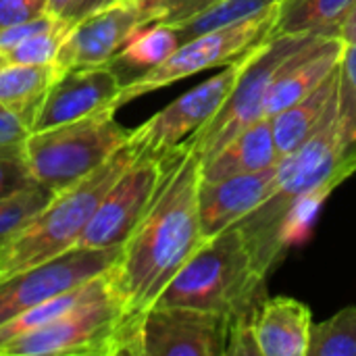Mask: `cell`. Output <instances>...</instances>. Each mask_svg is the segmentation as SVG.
I'll return each instance as SVG.
<instances>
[{
	"label": "cell",
	"instance_id": "6da1fadb",
	"mask_svg": "<svg viewBox=\"0 0 356 356\" xmlns=\"http://www.w3.org/2000/svg\"><path fill=\"white\" fill-rule=\"evenodd\" d=\"M200 159L190 142L177 144L159 188L106 271L113 294L129 317L146 313L175 273L204 242L198 215Z\"/></svg>",
	"mask_w": 356,
	"mask_h": 356
},
{
	"label": "cell",
	"instance_id": "7a4b0ae2",
	"mask_svg": "<svg viewBox=\"0 0 356 356\" xmlns=\"http://www.w3.org/2000/svg\"><path fill=\"white\" fill-rule=\"evenodd\" d=\"M356 173V144L344 131L340 98L315 134L292 154L282 159L280 184L275 192L238 225L242 227L257 265L269 275L282 259L280 227L290 204L313 190L338 188Z\"/></svg>",
	"mask_w": 356,
	"mask_h": 356
},
{
	"label": "cell",
	"instance_id": "3957f363",
	"mask_svg": "<svg viewBox=\"0 0 356 356\" xmlns=\"http://www.w3.org/2000/svg\"><path fill=\"white\" fill-rule=\"evenodd\" d=\"M265 298L267 273L257 265L236 223L204 240L154 305L198 309L234 321L240 315L259 313Z\"/></svg>",
	"mask_w": 356,
	"mask_h": 356
},
{
	"label": "cell",
	"instance_id": "277c9868",
	"mask_svg": "<svg viewBox=\"0 0 356 356\" xmlns=\"http://www.w3.org/2000/svg\"><path fill=\"white\" fill-rule=\"evenodd\" d=\"M138 154L140 148L127 140L90 175L56 192L0 250V282L75 248L100 200Z\"/></svg>",
	"mask_w": 356,
	"mask_h": 356
},
{
	"label": "cell",
	"instance_id": "5b68a950",
	"mask_svg": "<svg viewBox=\"0 0 356 356\" xmlns=\"http://www.w3.org/2000/svg\"><path fill=\"white\" fill-rule=\"evenodd\" d=\"M115 113L104 106L81 119L31 131L23 156L33 181L56 194L100 167L131 134L117 123Z\"/></svg>",
	"mask_w": 356,
	"mask_h": 356
},
{
	"label": "cell",
	"instance_id": "8992f818",
	"mask_svg": "<svg viewBox=\"0 0 356 356\" xmlns=\"http://www.w3.org/2000/svg\"><path fill=\"white\" fill-rule=\"evenodd\" d=\"M317 35L321 33L271 35L242 56V67L232 92L227 94L215 117L188 138L192 150L198 154L200 161L213 156L242 129L265 117V98L277 71L290 56L302 50Z\"/></svg>",
	"mask_w": 356,
	"mask_h": 356
},
{
	"label": "cell",
	"instance_id": "52a82bcc",
	"mask_svg": "<svg viewBox=\"0 0 356 356\" xmlns=\"http://www.w3.org/2000/svg\"><path fill=\"white\" fill-rule=\"evenodd\" d=\"M129 315L113 288L27 332L0 348V356H121Z\"/></svg>",
	"mask_w": 356,
	"mask_h": 356
},
{
	"label": "cell",
	"instance_id": "ba28073f",
	"mask_svg": "<svg viewBox=\"0 0 356 356\" xmlns=\"http://www.w3.org/2000/svg\"><path fill=\"white\" fill-rule=\"evenodd\" d=\"M280 6V4H277ZM277 6L271 10L250 17L242 23L202 33L198 38H192L184 42L173 54H169L161 65L146 71L144 75L127 81L121 86L117 98L113 100V108H121L123 104L150 94L154 90H161L169 83H175L179 79H186L194 73L232 65L240 56H244L250 48L261 44L269 38L271 25L277 15Z\"/></svg>",
	"mask_w": 356,
	"mask_h": 356
},
{
	"label": "cell",
	"instance_id": "9c48e42d",
	"mask_svg": "<svg viewBox=\"0 0 356 356\" xmlns=\"http://www.w3.org/2000/svg\"><path fill=\"white\" fill-rule=\"evenodd\" d=\"M169 152L138 154V159L104 194L75 248H117L125 244L159 188Z\"/></svg>",
	"mask_w": 356,
	"mask_h": 356
},
{
	"label": "cell",
	"instance_id": "30bf717a",
	"mask_svg": "<svg viewBox=\"0 0 356 356\" xmlns=\"http://www.w3.org/2000/svg\"><path fill=\"white\" fill-rule=\"evenodd\" d=\"M121 254L117 248H71L42 265L23 269L0 282V325L108 271Z\"/></svg>",
	"mask_w": 356,
	"mask_h": 356
},
{
	"label": "cell",
	"instance_id": "8fae6325",
	"mask_svg": "<svg viewBox=\"0 0 356 356\" xmlns=\"http://www.w3.org/2000/svg\"><path fill=\"white\" fill-rule=\"evenodd\" d=\"M227 334L223 315L154 305L138 319L134 356H225Z\"/></svg>",
	"mask_w": 356,
	"mask_h": 356
},
{
	"label": "cell",
	"instance_id": "7c38bea8",
	"mask_svg": "<svg viewBox=\"0 0 356 356\" xmlns=\"http://www.w3.org/2000/svg\"><path fill=\"white\" fill-rule=\"evenodd\" d=\"M240 67L242 56L236 63L225 65L221 73L209 77L194 90L169 102L165 108L146 119L140 127L131 129L129 140L140 148V152L148 154H165L173 150L177 144L186 142L215 117V113L232 92Z\"/></svg>",
	"mask_w": 356,
	"mask_h": 356
},
{
	"label": "cell",
	"instance_id": "4fadbf2b",
	"mask_svg": "<svg viewBox=\"0 0 356 356\" xmlns=\"http://www.w3.org/2000/svg\"><path fill=\"white\" fill-rule=\"evenodd\" d=\"M152 23V17L138 4L115 2L104 6L69 27L54 67L63 73L77 67L108 65L138 31Z\"/></svg>",
	"mask_w": 356,
	"mask_h": 356
},
{
	"label": "cell",
	"instance_id": "5bb4252c",
	"mask_svg": "<svg viewBox=\"0 0 356 356\" xmlns=\"http://www.w3.org/2000/svg\"><path fill=\"white\" fill-rule=\"evenodd\" d=\"M121 86L119 75L108 65L63 71L42 98L29 131H42L111 106Z\"/></svg>",
	"mask_w": 356,
	"mask_h": 356
},
{
	"label": "cell",
	"instance_id": "9a60e30c",
	"mask_svg": "<svg viewBox=\"0 0 356 356\" xmlns=\"http://www.w3.org/2000/svg\"><path fill=\"white\" fill-rule=\"evenodd\" d=\"M280 171L282 161L257 173L234 175L219 181H200L198 215L202 238L209 240L217 236L259 209L275 192Z\"/></svg>",
	"mask_w": 356,
	"mask_h": 356
},
{
	"label": "cell",
	"instance_id": "2e32d148",
	"mask_svg": "<svg viewBox=\"0 0 356 356\" xmlns=\"http://www.w3.org/2000/svg\"><path fill=\"white\" fill-rule=\"evenodd\" d=\"M344 42L340 35L321 33L302 50L290 56L277 71L265 98V117H273L313 92L342 60Z\"/></svg>",
	"mask_w": 356,
	"mask_h": 356
},
{
	"label": "cell",
	"instance_id": "e0dca14e",
	"mask_svg": "<svg viewBox=\"0 0 356 356\" xmlns=\"http://www.w3.org/2000/svg\"><path fill=\"white\" fill-rule=\"evenodd\" d=\"M311 330V309L290 296L265 298L254 319L261 356H307Z\"/></svg>",
	"mask_w": 356,
	"mask_h": 356
},
{
	"label": "cell",
	"instance_id": "ac0fdd59",
	"mask_svg": "<svg viewBox=\"0 0 356 356\" xmlns=\"http://www.w3.org/2000/svg\"><path fill=\"white\" fill-rule=\"evenodd\" d=\"M273 125L269 117H261L223 144L213 156L200 161V181H219L234 175L257 173L280 163Z\"/></svg>",
	"mask_w": 356,
	"mask_h": 356
},
{
	"label": "cell",
	"instance_id": "d6986e66",
	"mask_svg": "<svg viewBox=\"0 0 356 356\" xmlns=\"http://www.w3.org/2000/svg\"><path fill=\"white\" fill-rule=\"evenodd\" d=\"M340 98V65L307 96L296 100L292 106L269 117L273 125L275 146L282 159L302 146L315 129L325 121L332 106Z\"/></svg>",
	"mask_w": 356,
	"mask_h": 356
},
{
	"label": "cell",
	"instance_id": "ffe728a7",
	"mask_svg": "<svg viewBox=\"0 0 356 356\" xmlns=\"http://www.w3.org/2000/svg\"><path fill=\"white\" fill-rule=\"evenodd\" d=\"M181 46L179 31L171 23H152L138 31L125 48L108 63V67L119 75L121 83H127L146 71L161 65L169 54Z\"/></svg>",
	"mask_w": 356,
	"mask_h": 356
},
{
	"label": "cell",
	"instance_id": "44dd1931",
	"mask_svg": "<svg viewBox=\"0 0 356 356\" xmlns=\"http://www.w3.org/2000/svg\"><path fill=\"white\" fill-rule=\"evenodd\" d=\"M111 290V282H108V273H100L92 280H88L86 284L81 286H75L63 294H56L52 298H48L46 302L33 307V309H27L23 311L21 315L13 317L10 321L2 323L0 325V348L4 344H8L10 340L27 334V332H33L38 327H44L52 321H56L58 317L67 315L69 311H73L75 307L104 294Z\"/></svg>",
	"mask_w": 356,
	"mask_h": 356
},
{
	"label": "cell",
	"instance_id": "7402d4cb",
	"mask_svg": "<svg viewBox=\"0 0 356 356\" xmlns=\"http://www.w3.org/2000/svg\"><path fill=\"white\" fill-rule=\"evenodd\" d=\"M58 75L54 65H0V104L17 113L29 127Z\"/></svg>",
	"mask_w": 356,
	"mask_h": 356
},
{
	"label": "cell",
	"instance_id": "603a6c76",
	"mask_svg": "<svg viewBox=\"0 0 356 356\" xmlns=\"http://www.w3.org/2000/svg\"><path fill=\"white\" fill-rule=\"evenodd\" d=\"M356 0H280L271 35L284 33H334Z\"/></svg>",
	"mask_w": 356,
	"mask_h": 356
},
{
	"label": "cell",
	"instance_id": "cb8c5ba5",
	"mask_svg": "<svg viewBox=\"0 0 356 356\" xmlns=\"http://www.w3.org/2000/svg\"><path fill=\"white\" fill-rule=\"evenodd\" d=\"M277 4H280V0H219L211 8L202 10L200 15H196L184 23H177L175 27H177L179 40L184 44L202 33L217 31V29L242 23L250 17L263 15Z\"/></svg>",
	"mask_w": 356,
	"mask_h": 356
},
{
	"label": "cell",
	"instance_id": "d4e9b609",
	"mask_svg": "<svg viewBox=\"0 0 356 356\" xmlns=\"http://www.w3.org/2000/svg\"><path fill=\"white\" fill-rule=\"evenodd\" d=\"M307 356H356V307L313 325Z\"/></svg>",
	"mask_w": 356,
	"mask_h": 356
},
{
	"label": "cell",
	"instance_id": "484cf974",
	"mask_svg": "<svg viewBox=\"0 0 356 356\" xmlns=\"http://www.w3.org/2000/svg\"><path fill=\"white\" fill-rule=\"evenodd\" d=\"M73 23L69 19H60L54 27L44 29L15 48L0 54V65H54L58 48Z\"/></svg>",
	"mask_w": 356,
	"mask_h": 356
},
{
	"label": "cell",
	"instance_id": "4316f807",
	"mask_svg": "<svg viewBox=\"0 0 356 356\" xmlns=\"http://www.w3.org/2000/svg\"><path fill=\"white\" fill-rule=\"evenodd\" d=\"M52 196L54 192L33 184L27 190L0 200V250L21 227L27 225L35 213H40L52 200Z\"/></svg>",
	"mask_w": 356,
	"mask_h": 356
},
{
	"label": "cell",
	"instance_id": "83f0119b",
	"mask_svg": "<svg viewBox=\"0 0 356 356\" xmlns=\"http://www.w3.org/2000/svg\"><path fill=\"white\" fill-rule=\"evenodd\" d=\"M340 113L350 144H356V44L344 46L340 60Z\"/></svg>",
	"mask_w": 356,
	"mask_h": 356
},
{
	"label": "cell",
	"instance_id": "f1b7e54d",
	"mask_svg": "<svg viewBox=\"0 0 356 356\" xmlns=\"http://www.w3.org/2000/svg\"><path fill=\"white\" fill-rule=\"evenodd\" d=\"M117 2L138 4L152 17L154 23L177 25L200 15L202 10L211 8L219 0H117Z\"/></svg>",
	"mask_w": 356,
	"mask_h": 356
},
{
	"label": "cell",
	"instance_id": "f546056e",
	"mask_svg": "<svg viewBox=\"0 0 356 356\" xmlns=\"http://www.w3.org/2000/svg\"><path fill=\"white\" fill-rule=\"evenodd\" d=\"M33 184L23 154H0V200L15 196Z\"/></svg>",
	"mask_w": 356,
	"mask_h": 356
},
{
	"label": "cell",
	"instance_id": "4dcf8cb0",
	"mask_svg": "<svg viewBox=\"0 0 356 356\" xmlns=\"http://www.w3.org/2000/svg\"><path fill=\"white\" fill-rule=\"evenodd\" d=\"M254 319L257 313H248L229 321L225 356H261L254 336Z\"/></svg>",
	"mask_w": 356,
	"mask_h": 356
},
{
	"label": "cell",
	"instance_id": "1f68e13d",
	"mask_svg": "<svg viewBox=\"0 0 356 356\" xmlns=\"http://www.w3.org/2000/svg\"><path fill=\"white\" fill-rule=\"evenodd\" d=\"M63 17H56L52 13H44L40 17H33V19H27L23 23H15V25H8V27H2L0 29V54L15 48L17 44H21L23 40L44 31V29H50L54 27Z\"/></svg>",
	"mask_w": 356,
	"mask_h": 356
},
{
	"label": "cell",
	"instance_id": "d6a6232c",
	"mask_svg": "<svg viewBox=\"0 0 356 356\" xmlns=\"http://www.w3.org/2000/svg\"><path fill=\"white\" fill-rule=\"evenodd\" d=\"M29 134L27 123L17 113L0 104V154H23Z\"/></svg>",
	"mask_w": 356,
	"mask_h": 356
},
{
	"label": "cell",
	"instance_id": "836d02e7",
	"mask_svg": "<svg viewBox=\"0 0 356 356\" xmlns=\"http://www.w3.org/2000/svg\"><path fill=\"white\" fill-rule=\"evenodd\" d=\"M48 13L46 0H0V29Z\"/></svg>",
	"mask_w": 356,
	"mask_h": 356
},
{
	"label": "cell",
	"instance_id": "e575fe53",
	"mask_svg": "<svg viewBox=\"0 0 356 356\" xmlns=\"http://www.w3.org/2000/svg\"><path fill=\"white\" fill-rule=\"evenodd\" d=\"M115 2H117V0H75V2L71 4V8H69L63 17L69 19L71 23H75V21H79V19H83V17H88V15L100 10V8H104V6L115 4Z\"/></svg>",
	"mask_w": 356,
	"mask_h": 356
},
{
	"label": "cell",
	"instance_id": "d590c367",
	"mask_svg": "<svg viewBox=\"0 0 356 356\" xmlns=\"http://www.w3.org/2000/svg\"><path fill=\"white\" fill-rule=\"evenodd\" d=\"M338 35L344 42V46L348 44H356V2L355 6L350 8V13L344 17V21L338 27Z\"/></svg>",
	"mask_w": 356,
	"mask_h": 356
},
{
	"label": "cell",
	"instance_id": "8d00e7d4",
	"mask_svg": "<svg viewBox=\"0 0 356 356\" xmlns=\"http://www.w3.org/2000/svg\"><path fill=\"white\" fill-rule=\"evenodd\" d=\"M73 2H75V0H46L48 13H52V15H56V17H63V15L71 8Z\"/></svg>",
	"mask_w": 356,
	"mask_h": 356
}]
</instances>
